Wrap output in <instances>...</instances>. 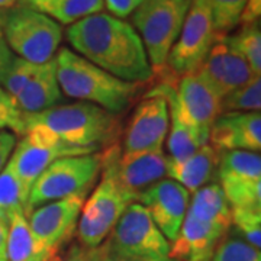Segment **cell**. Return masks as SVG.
Segmentation results:
<instances>
[{
    "instance_id": "obj_14",
    "label": "cell",
    "mask_w": 261,
    "mask_h": 261,
    "mask_svg": "<svg viewBox=\"0 0 261 261\" xmlns=\"http://www.w3.org/2000/svg\"><path fill=\"white\" fill-rule=\"evenodd\" d=\"M168 125L170 115L166 99L149 92L130 115L122 140L121 154L163 151Z\"/></svg>"
},
{
    "instance_id": "obj_31",
    "label": "cell",
    "mask_w": 261,
    "mask_h": 261,
    "mask_svg": "<svg viewBox=\"0 0 261 261\" xmlns=\"http://www.w3.org/2000/svg\"><path fill=\"white\" fill-rule=\"evenodd\" d=\"M232 225L238 233L254 248L261 247V212L232 209Z\"/></svg>"
},
{
    "instance_id": "obj_38",
    "label": "cell",
    "mask_w": 261,
    "mask_h": 261,
    "mask_svg": "<svg viewBox=\"0 0 261 261\" xmlns=\"http://www.w3.org/2000/svg\"><path fill=\"white\" fill-rule=\"evenodd\" d=\"M93 260V248L83 247V245H74L64 261H92Z\"/></svg>"
},
{
    "instance_id": "obj_10",
    "label": "cell",
    "mask_w": 261,
    "mask_h": 261,
    "mask_svg": "<svg viewBox=\"0 0 261 261\" xmlns=\"http://www.w3.org/2000/svg\"><path fill=\"white\" fill-rule=\"evenodd\" d=\"M93 152L99 151L65 144L64 141L57 138L54 134L41 126H29L25 129L18 144H15L6 166L29 192L34 181L54 161L64 157L86 155Z\"/></svg>"
},
{
    "instance_id": "obj_16",
    "label": "cell",
    "mask_w": 261,
    "mask_h": 261,
    "mask_svg": "<svg viewBox=\"0 0 261 261\" xmlns=\"http://www.w3.org/2000/svg\"><path fill=\"white\" fill-rule=\"evenodd\" d=\"M137 202L159 226L168 241H174L187 214L190 193L181 185L171 178H163L144 190Z\"/></svg>"
},
{
    "instance_id": "obj_40",
    "label": "cell",
    "mask_w": 261,
    "mask_h": 261,
    "mask_svg": "<svg viewBox=\"0 0 261 261\" xmlns=\"http://www.w3.org/2000/svg\"><path fill=\"white\" fill-rule=\"evenodd\" d=\"M18 0H0V9H10L16 5Z\"/></svg>"
},
{
    "instance_id": "obj_18",
    "label": "cell",
    "mask_w": 261,
    "mask_h": 261,
    "mask_svg": "<svg viewBox=\"0 0 261 261\" xmlns=\"http://www.w3.org/2000/svg\"><path fill=\"white\" fill-rule=\"evenodd\" d=\"M228 231L205 224L189 212L174 241L170 244V258L176 261H211L216 247Z\"/></svg>"
},
{
    "instance_id": "obj_28",
    "label": "cell",
    "mask_w": 261,
    "mask_h": 261,
    "mask_svg": "<svg viewBox=\"0 0 261 261\" xmlns=\"http://www.w3.org/2000/svg\"><path fill=\"white\" fill-rule=\"evenodd\" d=\"M41 64L29 63L23 58L13 56L3 74L0 75V87L15 100L23 87L31 82Z\"/></svg>"
},
{
    "instance_id": "obj_19",
    "label": "cell",
    "mask_w": 261,
    "mask_h": 261,
    "mask_svg": "<svg viewBox=\"0 0 261 261\" xmlns=\"http://www.w3.org/2000/svg\"><path fill=\"white\" fill-rule=\"evenodd\" d=\"M149 92L163 96L168 105V115H170L167 140L168 152H170L168 159L173 161L186 160L192 154H195L202 147V144L178 105L174 84L159 82L157 86Z\"/></svg>"
},
{
    "instance_id": "obj_1",
    "label": "cell",
    "mask_w": 261,
    "mask_h": 261,
    "mask_svg": "<svg viewBox=\"0 0 261 261\" xmlns=\"http://www.w3.org/2000/svg\"><path fill=\"white\" fill-rule=\"evenodd\" d=\"M65 38L71 51L123 82L147 84L154 79L140 35L125 19L99 12L70 25Z\"/></svg>"
},
{
    "instance_id": "obj_2",
    "label": "cell",
    "mask_w": 261,
    "mask_h": 261,
    "mask_svg": "<svg viewBox=\"0 0 261 261\" xmlns=\"http://www.w3.org/2000/svg\"><path fill=\"white\" fill-rule=\"evenodd\" d=\"M56 64L61 93L80 102L93 103L113 115L125 112L141 90V84L123 82L68 48L58 51Z\"/></svg>"
},
{
    "instance_id": "obj_3",
    "label": "cell",
    "mask_w": 261,
    "mask_h": 261,
    "mask_svg": "<svg viewBox=\"0 0 261 261\" xmlns=\"http://www.w3.org/2000/svg\"><path fill=\"white\" fill-rule=\"evenodd\" d=\"M23 121L25 129L41 126L65 144L94 151L113 145L121 132L118 115L87 102L54 106L39 113L23 115Z\"/></svg>"
},
{
    "instance_id": "obj_13",
    "label": "cell",
    "mask_w": 261,
    "mask_h": 261,
    "mask_svg": "<svg viewBox=\"0 0 261 261\" xmlns=\"http://www.w3.org/2000/svg\"><path fill=\"white\" fill-rule=\"evenodd\" d=\"M89 192L75 193L34 209L27 215L29 228L38 243L57 254L77 232V225Z\"/></svg>"
},
{
    "instance_id": "obj_17",
    "label": "cell",
    "mask_w": 261,
    "mask_h": 261,
    "mask_svg": "<svg viewBox=\"0 0 261 261\" xmlns=\"http://www.w3.org/2000/svg\"><path fill=\"white\" fill-rule=\"evenodd\" d=\"M207 142L221 154L228 151L260 152V112L221 113L211 128Z\"/></svg>"
},
{
    "instance_id": "obj_21",
    "label": "cell",
    "mask_w": 261,
    "mask_h": 261,
    "mask_svg": "<svg viewBox=\"0 0 261 261\" xmlns=\"http://www.w3.org/2000/svg\"><path fill=\"white\" fill-rule=\"evenodd\" d=\"M60 100L61 89L57 80L56 58H53L39 65L35 75L15 99V103L23 115H31L54 108Z\"/></svg>"
},
{
    "instance_id": "obj_24",
    "label": "cell",
    "mask_w": 261,
    "mask_h": 261,
    "mask_svg": "<svg viewBox=\"0 0 261 261\" xmlns=\"http://www.w3.org/2000/svg\"><path fill=\"white\" fill-rule=\"evenodd\" d=\"M16 3L47 15L58 25L68 27L105 8L103 0H18Z\"/></svg>"
},
{
    "instance_id": "obj_33",
    "label": "cell",
    "mask_w": 261,
    "mask_h": 261,
    "mask_svg": "<svg viewBox=\"0 0 261 261\" xmlns=\"http://www.w3.org/2000/svg\"><path fill=\"white\" fill-rule=\"evenodd\" d=\"M103 2L109 15L115 18L125 19L132 15V12L140 6L142 0H103Z\"/></svg>"
},
{
    "instance_id": "obj_39",
    "label": "cell",
    "mask_w": 261,
    "mask_h": 261,
    "mask_svg": "<svg viewBox=\"0 0 261 261\" xmlns=\"http://www.w3.org/2000/svg\"><path fill=\"white\" fill-rule=\"evenodd\" d=\"M8 229L9 225L0 222V261H8Z\"/></svg>"
},
{
    "instance_id": "obj_29",
    "label": "cell",
    "mask_w": 261,
    "mask_h": 261,
    "mask_svg": "<svg viewBox=\"0 0 261 261\" xmlns=\"http://www.w3.org/2000/svg\"><path fill=\"white\" fill-rule=\"evenodd\" d=\"M206 3L212 13L216 35L224 37L240 25V18L247 0H206Z\"/></svg>"
},
{
    "instance_id": "obj_37",
    "label": "cell",
    "mask_w": 261,
    "mask_h": 261,
    "mask_svg": "<svg viewBox=\"0 0 261 261\" xmlns=\"http://www.w3.org/2000/svg\"><path fill=\"white\" fill-rule=\"evenodd\" d=\"M92 261H134L129 258H125L116 252L111 251L106 244L103 243L97 247H93V260Z\"/></svg>"
},
{
    "instance_id": "obj_7",
    "label": "cell",
    "mask_w": 261,
    "mask_h": 261,
    "mask_svg": "<svg viewBox=\"0 0 261 261\" xmlns=\"http://www.w3.org/2000/svg\"><path fill=\"white\" fill-rule=\"evenodd\" d=\"M100 170L102 151L57 160L34 181L29 190L25 215L49 202L89 192Z\"/></svg>"
},
{
    "instance_id": "obj_34",
    "label": "cell",
    "mask_w": 261,
    "mask_h": 261,
    "mask_svg": "<svg viewBox=\"0 0 261 261\" xmlns=\"http://www.w3.org/2000/svg\"><path fill=\"white\" fill-rule=\"evenodd\" d=\"M16 144V137L9 130H0V171L5 168Z\"/></svg>"
},
{
    "instance_id": "obj_41",
    "label": "cell",
    "mask_w": 261,
    "mask_h": 261,
    "mask_svg": "<svg viewBox=\"0 0 261 261\" xmlns=\"http://www.w3.org/2000/svg\"><path fill=\"white\" fill-rule=\"evenodd\" d=\"M166 261H176V260H173V258H170V257H168V258Z\"/></svg>"
},
{
    "instance_id": "obj_4",
    "label": "cell",
    "mask_w": 261,
    "mask_h": 261,
    "mask_svg": "<svg viewBox=\"0 0 261 261\" xmlns=\"http://www.w3.org/2000/svg\"><path fill=\"white\" fill-rule=\"evenodd\" d=\"M3 37L12 53L34 64L56 58L63 39V29L47 15L22 5L5 10Z\"/></svg>"
},
{
    "instance_id": "obj_6",
    "label": "cell",
    "mask_w": 261,
    "mask_h": 261,
    "mask_svg": "<svg viewBox=\"0 0 261 261\" xmlns=\"http://www.w3.org/2000/svg\"><path fill=\"white\" fill-rule=\"evenodd\" d=\"M212 13L206 0H190L177 41L170 49L166 67L157 71L159 82L176 84L181 75L196 73L216 41Z\"/></svg>"
},
{
    "instance_id": "obj_9",
    "label": "cell",
    "mask_w": 261,
    "mask_h": 261,
    "mask_svg": "<svg viewBox=\"0 0 261 261\" xmlns=\"http://www.w3.org/2000/svg\"><path fill=\"white\" fill-rule=\"evenodd\" d=\"M93 193L84 200L77 225V237L83 247L93 248L106 241L125 209L135 199L125 192L108 168Z\"/></svg>"
},
{
    "instance_id": "obj_11",
    "label": "cell",
    "mask_w": 261,
    "mask_h": 261,
    "mask_svg": "<svg viewBox=\"0 0 261 261\" xmlns=\"http://www.w3.org/2000/svg\"><path fill=\"white\" fill-rule=\"evenodd\" d=\"M219 186L231 209L261 212V155L252 151L221 154L216 170Z\"/></svg>"
},
{
    "instance_id": "obj_25",
    "label": "cell",
    "mask_w": 261,
    "mask_h": 261,
    "mask_svg": "<svg viewBox=\"0 0 261 261\" xmlns=\"http://www.w3.org/2000/svg\"><path fill=\"white\" fill-rule=\"evenodd\" d=\"M29 192L8 166L0 171V222L9 225L12 216L25 212Z\"/></svg>"
},
{
    "instance_id": "obj_20",
    "label": "cell",
    "mask_w": 261,
    "mask_h": 261,
    "mask_svg": "<svg viewBox=\"0 0 261 261\" xmlns=\"http://www.w3.org/2000/svg\"><path fill=\"white\" fill-rule=\"evenodd\" d=\"M221 152L207 142L183 161L167 160V176L186 189L189 193H195L214 178L219 166Z\"/></svg>"
},
{
    "instance_id": "obj_5",
    "label": "cell",
    "mask_w": 261,
    "mask_h": 261,
    "mask_svg": "<svg viewBox=\"0 0 261 261\" xmlns=\"http://www.w3.org/2000/svg\"><path fill=\"white\" fill-rule=\"evenodd\" d=\"M189 6L190 0H142L132 12L130 25L140 35L154 74L166 67Z\"/></svg>"
},
{
    "instance_id": "obj_12",
    "label": "cell",
    "mask_w": 261,
    "mask_h": 261,
    "mask_svg": "<svg viewBox=\"0 0 261 261\" xmlns=\"http://www.w3.org/2000/svg\"><path fill=\"white\" fill-rule=\"evenodd\" d=\"M167 160L168 155L163 151L121 154L116 142L102 151V167L112 173L135 202L144 190L167 176Z\"/></svg>"
},
{
    "instance_id": "obj_27",
    "label": "cell",
    "mask_w": 261,
    "mask_h": 261,
    "mask_svg": "<svg viewBox=\"0 0 261 261\" xmlns=\"http://www.w3.org/2000/svg\"><path fill=\"white\" fill-rule=\"evenodd\" d=\"M261 80L254 77L251 82L228 93L221 99V113L260 112Z\"/></svg>"
},
{
    "instance_id": "obj_42",
    "label": "cell",
    "mask_w": 261,
    "mask_h": 261,
    "mask_svg": "<svg viewBox=\"0 0 261 261\" xmlns=\"http://www.w3.org/2000/svg\"><path fill=\"white\" fill-rule=\"evenodd\" d=\"M53 261H60V258H57V260H53Z\"/></svg>"
},
{
    "instance_id": "obj_32",
    "label": "cell",
    "mask_w": 261,
    "mask_h": 261,
    "mask_svg": "<svg viewBox=\"0 0 261 261\" xmlns=\"http://www.w3.org/2000/svg\"><path fill=\"white\" fill-rule=\"evenodd\" d=\"M6 129H12L22 137L25 132V121L15 100L0 87V130Z\"/></svg>"
},
{
    "instance_id": "obj_8",
    "label": "cell",
    "mask_w": 261,
    "mask_h": 261,
    "mask_svg": "<svg viewBox=\"0 0 261 261\" xmlns=\"http://www.w3.org/2000/svg\"><path fill=\"white\" fill-rule=\"evenodd\" d=\"M105 244L111 251L134 261H166L170 255V241L138 202L125 209Z\"/></svg>"
},
{
    "instance_id": "obj_30",
    "label": "cell",
    "mask_w": 261,
    "mask_h": 261,
    "mask_svg": "<svg viewBox=\"0 0 261 261\" xmlns=\"http://www.w3.org/2000/svg\"><path fill=\"white\" fill-rule=\"evenodd\" d=\"M211 261H261V254L243 238L225 235Z\"/></svg>"
},
{
    "instance_id": "obj_23",
    "label": "cell",
    "mask_w": 261,
    "mask_h": 261,
    "mask_svg": "<svg viewBox=\"0 0 261 261\" xmlns=\"http://www.w3.org/2000/svg\"><path fill=\"white\" fill-rule=\"evenodd\" d=\"M8 261H53L57 254L38 243L29 228L25 212L12 216L8 229Z\"/></svg>"
},
{
    "instance_id": "obj_15",
    "label": "cell",
    "mask_w": 261,
    "mask_h": 261,
    "mask_svg": "<svg viewBox=\"0 0 261 261\" xmlns=\"http://www.w3.org/2000/svg\"><path fill=\"white\" fill-rule=\"evenodd\" d=\"M174 89L181 111L205 145L214 122L221 115V97L197 71L181 75Z\"/></svg>"
},
{
    "instance_id": "obj_26",
    "label": "cell",
    "mask_w": 261,
    "mask_h": 261,
    "mask_svg": "<svg viewBox=\"0 0 261 261\" xmlns=\"http://www.w3.org/2000/svg\"><path fill=\"white\" fill-rule=\"evenodd\" d=\"M226 42L240 53L248 63L251 71L260 77L261 73V28L260 22L241 25L233 35H225Z\"/></svg>"
},
{
    "instance_id": "obj_22",
    "label": "cell",
    "mask_w": 261,
    "mask_h": 261,
    "mask_svg": "<svg viewBox=\"0 0 261 261\" xmlns=\"http://www.w3.org/2000/svg\"><path fill=\"white\" fill-rule=\"evenodd\" d=\"M187 212L196 219L228 232L232 226V209L216 181L196 190L189 202Z\"/></svg>"
},
{
    "instance_id": "obj_36",
    "label": "cell",
    "mask_w": 261,
    "mask_h": 261,
    "mask_svg": "<svg viewBox=\"0 0 261 261\" xmlns=\"http://www.w3.org/2000/svg\"><path fill=\"white\" fill-rule=\"evenodd\" d=\"M5 10L6 9H0V75L3 74L5 68L8 67V64L10 63L12 57H13V53L10 51L6 41H5V37H3V31H2V23H3V16H5Z\"/></svg>"
},
{
    "instance_id": "obj_35",
    "label": "cell",
    "mask_w": 261,
    "mask_h": 261,
    "mask_svg": "<svg viewBox=\"0 0 261 261\" xmlns=\"http://www.w3.org/2000/svg\"><path fill=\"white\" fill-rule=\"evenodd\" d=\"M261 18V0H247L244 6L240 23L241 25H248V23H255L260 22Z\"/></svg>"
}]
</instances>
